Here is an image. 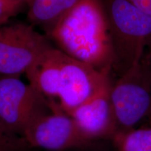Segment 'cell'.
Instances as JSON below:
<instances>
[{"instance_id": "6da1fadb", "label": "cell", "mask_w": 151, "mask_h": 151, "mask_svg": "<svg viewBox=\"0 0 151 151\" xmlns=\"http://www.w3.org/2000/svg\"><path fill=\"white\" fill-rule=\"evenodd\" d=\"M35 89L70 115L110 83L107 71L73 59L60 49L45 50L25 73Z\"/></svg>"}, {"instance_id": "7a4b0ae2", "label": "cell", "mask_w": 151, "mask_h": 151, "mask_svg": "<svg viewBox=\"0 0 151 151\" xmlns=\"http://www.w3.org/2000/svg\"><path fill=\"white\" fill-rule=\"evenodd\" d=\"M48 34L61 51L98 70L109 72L115 63L102 0H79Z\"/></svg>"}, {"instance_id": "3957f363", "label": "cell", "mask_w": 151, "mask_h": 151, "mask_svg": "<svg viewBox=\"0 0 151 151\" xmlns=\"http://www.w3.org/2000/svg\"><path fill=\"white\" fill-rule=\"evenodd\" d=\"M106 10L115 63L118 62L124 72L143 57L145 46L151 39V16L129 0H108Z\"/></svg>"}, {"instance_id": "277c9868", "label": "cell", "mask_w": 151, "mask_h": 151, "mask_svg": "<svg viewBox=\"0 0 151 151\" xmlns=\"http://www.w3.org/2000/svg\"><path fill=\"white\" fill-rule=\"evenodd\" d=\"M148 65L143 57L111 86V100L118 131L133 129L151 113V70Z\"/></svg>"}, {"instance_id": "5b68a950", "label": "cell", "mask_w": 151, "mask_h": 151, "mask_svg": "<svg viewBox=\"0 0 151 151\" xmlns=\"http://www.w3.org/2000/svg\"><path fill=\"white\" fill-rule=\"evenodd\" d=\"M52 103L18 76L0 74V121L22 137L24 130L41 115L51 111Z\"/></svg>"}, {"instance_id": "8992f818", "label": "cell", "mask_w": 151, "mask_h": 151, "mask_svg": "<svg viewBox=\"0 0 151 151\" xmlns=\"http://www.w3.org/2000/svg\"><path fill=\"white\" fill-rule=\"evenodd\" d=\"M51 46L46 37L23 22L0 24V74L26 73Z\"/></svg>"}, {"instance_id": "52a82bcc", "label": "cell", "mask_w": 151, "mask_h": 151, "mask_svg": "<svg viewBox=\"0 0 151 151\" xmlns=\"http://www.w3.org/2000/svg\"><path fill=\"white\" fill-rule=\"evenodd\" d=\"M51 111L35 118L24 130L22 138L31 148L50 151L83 149L92 143L79 131L71 117L56 103Z\"/></svg>"}, {"instance_id": "ba28073f", "label": "cell", "mask_w": 151, "mask_h": 151, "mask_svg": "<svg viewBox=\"0 0 151 151\" xmlns=\"http://www.w3.org/2000/svg\"><path fill=\"white\" fill-rule=\"evenodd\" d=\"M111 86L109 83L69 115L82 135L91 143L106 138L112 139L118 131L111 100Z\"/></svg>"}, {"instance_id": "9c48e42d", "label": "cell", "mask_w": 151, "mask_h": 151, "mask_svg": "<svg viewBox=\"0 0 151 151\" xmlns=\"http://www.w3.org/2000/svg\"><path fill=\"white\" fill-rule=\"evenodd\" d=\"M79 0H32L27 17L35 25L50 32L64 16L71 10Z\"/></svg>"}, {"instance_id": "30bf717a", "label": "cell", "mask_w": 151, "mask_h": 151, "mask_svg": "<svg viewBox=\"0 0 151 151\" xmlns=\"http://www.w3.org/2000/svg\"><path fill=\"white\" fill-rule=\"evenodd\" d=\"M112 139L118 151H151V120L148 127L118 131Z\"/></svg>"}, {"instance_id": "8fae6325", "label": "cell", "mask_w": 151, "mask_h": 151, "mask_svg": "<svg viewBox=\"0 0 151 151\" xmlns=\"http://www.w3.org/2000/svg\"><path fill=\"white\" fill-rule=\"evenodd\" d=\"M0 151H32L24 138L13 133L0 121Z\"/></svg>"}, {"instance_id": "7c38bea8", "label": "cell", "mask_w": 151, "mask_h": 151, "mask_svg": "<svg viewBox=\"0 0 151 151\" xmlns=\"http://www.w3.org/2000/svg\"><path fill=\"white\" fill-rule=\"evenodd\" d=\"M23 4L17 0H0V24L8 22L20 11Z\"/></svg>"}, {"instance_id": "4fadbf2b", "label": "cell", "mask_w": 151, "mask_h": 151, "mask_svg": "<svg viewBox=\"0 0 151 151\" xmlns=\"http://www.w3.org/2000/svg\"><path fill=\"white\" fill-rule=\"evenodd\" d=\"M137 8L151 16V0H129Z\"/></svg>"}, {"instance_id": "5bb4252c", "label": "cell", "mask_w": 151, "mask_h": 151, "mask_svg": "<svg viewBox=\"0 0 151 151\" xmlns=\"http://www.w3.org/2000/svg\"><path fill=\"white\" fill-rule=\"evenodd\" d=\"M148 44L149 45V47H150V55H151V39H150V41H149Z\"/></svg>"}, {"instance_id": "9a60e30c", "label": "cell", "mask_w": 151, "mask_h": 151, "mask_svg": "<svg viewBox=\"0 0 151 151\" xmlns=\"http://www.w3.org/2000/svg\"><path fill=\"white\" fill-rule=\"evenodd\" d=\"M17 1H22V2H23V3H24V2H28V3H29V0H17Z\"/></svg>"}, {"instance_id": "2e32d148", "label": "cell", "mask_w": 151, "mask_h": 151, "mask_svg": "<svg viewBox=\"0 0 151 151\" xmlns=\"http://www.w3.org/2000/svg\"><path fill=\"white\" fill-rule=\"evenodd\" d=\"M32 1V0H29V2H30V1Z\"/></svg>"}]
</instances>
